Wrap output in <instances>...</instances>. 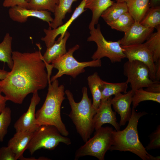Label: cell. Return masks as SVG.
<instances>
[{"label": "cell", "instance_id": "d6a6232c", "mask_svg": "<svg viewBox=\"0 0 160 160\" xmlns=\"http://www.w3.org/2000/svg\"><path fill=\"white\" fill-rule=\"evenodd\" d=\"M16 156L9 146L0 148V160H17Z\"/></svg>", "mask_w": 160, "mask_h": 160}, {"label": "cell", "instance_id": "277c9868", "mask_svg": "<svg viewBox=\"0 0 160 160\" xmlns=\"http://www.w3.org/2000/svg\"><path fill=\"white\" fill-rule=\"evenodd\" d=\"M71 111L68 116L75 126L77 132L85 143L89 138L94 129L93 118L96 113L93 110L92 103L88 96L87 88L83 87L82 96L79 102H76L73 95L68 89L65 91Z\"/></svg>", "mask_w": 160, "mask_h": 160}, {"label": "cell", "instance_id": "60d3db41", "mask_svg": "<svg viewBox=\"0 0 160 160\" xmlns=\"http://www.w3.org/2000/svg\"><path fill=\"white\" fill-rule=\"evenodd\" d=\"M26 0V1H27L28 2V1H29V0Z\"/></svg>", "mask_w": 160, "mask_h": 160}, {"label": "cell", "instance_id": "7a4b0ae2", "mask_svg": "<svg viewBox=\"0 0 160 160\" xmlns=\"http://www.w3.org/2000/svg\"><path fill=\"white\" fill-rule=\"evenodd\" d=\"M146 114L144 111L137 113L132 108L126 127L122 130H113V143L110 150L130 152L143 160H160V156L154 157L148 153L139 139L137 128L138 121Z\"/></svg>", "mask_w": 160, "mask_h": 160}, {"label": "cell", "instance_id": "ba28073f", "mask_svg": "<svg viewBox=\"0 0 160 160\" xmlns=\"http://www.w3.org/2000/svg\"><path fill=\"white\" fill-rule=\"evenodd\" d=\"M89 33L90 35L87 38V41L95 42L97 47L92 56L93 60L100 59L106 57L114 63L121 62L126 58L119 40L115 41L107 40L101 32L99 24L97 25L96 28L94 27L90 30Z\"/></svg>", "mask_w": 160, "mask_h": 160}, {"label": "cell", "instance_id": "f35d334b", "mask_svg": "<svg viewBox=\"0 0 160 160\" xmlns=\"http://www.w3.org/2000/svg\"><path fill=\"white\" fill-rule=\"evenodd\" d=\"M8 72L3 69H0V80L4 79L7 76Z\"/></svg>", "mask_w": 160, "mask_h": 160}, {"label": "cell", "instance_id": "2e32d148", "mask_svg": "<svg viewBox=\"0 0 160 160\" xmlns=\"http://www.w3.org/2000/svg\"><path fill=\"white\" fill-rule=\"evenodd\" d=\"M154 29L146 27L140 23L135 22L124 33V36L119 40L120 44L122 46H127L143 43L153 32Z\"/></svg>", "mask_w": 160, "mask_h": 160}, {"label": "cell", "instance_id": "4fadbf2b", "mask_svg": "<svg viewBox=\"0 0 160 160\" xmlns=\"http://www.w3.org/2000/svg\"><path fill=\"white\" fill-rule=\"evenodd\" d=\"M111 97L106 100H101L100 104L93 118L94 129L97 130L105 124L113 126L116 130L120 129V126L117 122L115 112L111 108Z\"/></svg>", "mask_w": 160, "mask_h": 160}, {"label": "cell", "instance_id": "4dcf8cb0", "mask_svg": "<svg viewBox=\"0 0 160 160\" xmlns=\"http://www.w3.org/2000/svg\"><path fill=\"white\" fill-rule=\"evenodd\" d=\"M11 110L6 107L0 113V141L2 142L11 121Z\"/></svg>", "mask_w": 160, "mask_h": 160}, {"label": "cell", "instance_id": "83f0119b", "mask_svg": "<svg viewBox=\"0 0 160 160\" xmlns=\"http://www.w3.org/2000/svg\"><path fill=\"white\" fill-rule=\"evenodd\" d=\"M151 100L160 103V93L148 92L141 88L135 90L132 97V108H135L141 102Z\"/></svg>", "mask_w": 160, "mask_h": 160}, {"label": "cell", "instance_id": "4316f807", "mask_svg": "<svg viewBox=\"0 0 160 160\" xmlns=\"http://www.w3.org/2000/svg\"><path fill=\"white\" fill-rule=\"evenodd\" d=\"M156 28V31L153 32L145 43L152 54L154 63L160 59V25Z\"/></svg>", "mask_w": 160, "mask_h": 160}, {"label": "cell", "instance_id": "e0dca14e", "mask_svg": "<svg viewBox=\"0 0 160 160\" xmlns=\"http://www.w3.org/2000/svg\"><path fill=\"white\" fill-rule=\"evenodd\" d=\"M70 36V33L67 31L64 34L60 35L52 45L47 48L42 55L43 60L45 63L50 64L67 52L66 43Z\"/></svg>", "mask_w": 160, "mask_h": 160}, {"label": "cell", "instance_id": "8fae6325", "mask_svg": "<svg viewBox=\"0 0 160 160\" xmlns=\"http://www.w3.org/2000/svg\"><path fill=\"white\" fill-rule=\"evenodd\" d=\"M33 94L27 111L19 117L14 125L16 132L27 131L33 132L39 126L36 117L35 110L36 107L39 103L41 98L38 91Z\"/></svg>", "mask_w": 160, "mask_h": 160}, {"label": "cell", "instance_id": "44dd1931", "mask_svg": "<svg viewBox=\"0 0 160 160\" xmlns=\"http://www.w3.org/2000/svg\"><path fill=\"white\" fill-rule=\"evenodd\" d=\"M87 80L92 97V108L96 113L101 100L102 94L100 86L102 80L97 72H95L89 76Z\"/></svg>", "mask_w": 160, "mask_h": 160}, {"label": "cell", "instance_id": "f546056e", "mask_svg": "<svg viewBox=\"0 0 160 160\" xmlns=\"http://www.w3.org/2000/svg\"><path fill=\"white\" fill-rule=\"evenodd\" d=\"M58 3L59 0H29L27 8L54 13Z\"/></svg>", "mask_w": 160, "mask_h": 160}, {"label": "cell", "instance_id": "7402d4cb", "mask_svg": "<svg viewBox=\"0 0 160 160\" xmlns=\"http://www.w3.org/2000/svg\"><path fill=\"white\" fill-rule=\"evenodd\" d=\"M78 0H59L54 14V18L50 26L55 28L63 24V20L67 13L72 12V5L73 2Z\"/></svg>", "mask_w": 160, "mask_h": 160}, {"label": "cell", "instance_id": "5bb4252c", "mask_svg": "<svg viewBox=\"0 0 160 160\" xmlns=\"http://www.w3.org/2000/svg\"><path fill=\"white\" fill-rule=\"evenodd\" d=\"M86 2V0L81 1L70 19L65 23L53 29L50 26L48 29H44L45 36L42 37L41 39L44 42L47 48L51 47L53 44L56 38L59 35L64 34L73 22L86 10L85 9Z\"/></svg>", "mask_w": 160, "mask_h": 160}, {"label": "cell", "instance_id": "ffe728a7", "mask_svg": "<svg viewBox=\"0 0 160 160\" xmlns=\"http://www.w3.org/2000/svg\"><path fill=\"white\" fill-rule=\"evenodd\" d=\"M150 0H129L126 2L128 11L135 21L140 23L150 8Z\"/></svg>", "mask_w": 160, "mask_h": 160}, {"label": "cell", "instance_id": "5b68a950", "mask_svg": "<svg viewBox=\"0 0 160 160\" xmlns=\"http://www.w3.org/2000/svg\"><path fill=\"white\" fill-rule=\"evenodd\" d=\"M95 130L93 136L76 151L75 160L87 156L95 157L99 160H104L106 152L112 144L113 130L109 127H102Z\"/></svg>", "mask_w": 160, "mask_h": 160}, {"label": "cell", "instance_id": "ab89813d", "mask_svg": "<svg viewBox=\"0 0 160 160\" xmlns=\"http://www.w3.org/2000/svg\"><path fill=\"white\" fill-rule=\"evenodd\" d=\"M117 2H127L129 0H115Z\"/></svg>", "mask_w": 160, "mask_h": 160}, {"label": "cell", "instance_id": "484cf974", "mask_svg": "<svg viewBox=\"0 0 160 160\" xmlns=\"http://www.w3.org/2000/svg\"><path fill=\"white\" fill-rule=\"evenodd\" d=\"M135 22L132 15L127 12L122 14L116 19L106 23L112 29L124 33Z\"/></svg>", "mask_w": 160, "mask_h": 160}, {"label": "cell", "instance_id": "6da1fadb", "mask_svg": "<svg viewBox=\"0 0 160 160\" xmlns=\"http://www.w3.org/2000/svg\"><path fill=\"white\" fill-rule=\"evenodd\" d=\"M39 48L31 53L12 52V68L0 80V90L7 100L21 104L29 94L47 86L51 74L45 70L46 65Z\"/></svg>", "mask_w": 160, "mask_h": 160}, {"label": "cell", "instance_id": "30bf717a", "mask_svg": "<svg viewBox=\"0 0 160 160\" xmlns=\"http://www.w3.org/2000/svg\"><path fill=\"white\" fill-rule=\"evenodd\" d=\"M121 46L128 60H137L143 63L148 68L150 78L153 81H156L155 63L152 54L145 43Z\"/></svg>", "mask_w": 160, "mask_h": 160}, {"label": "cell", "instance_id": "74e56055", "mask_svg": "<svg viewBox=\"0 0 160 160\" xmlns=\"http://www.w3.org/2000/svg\"><path fill=\"white\" fill-rule=\"evenodd\" d=\"M160 0H150V7L160 6Z\"/></svg>", "mask_w": 160, "mask_h": 160}, {"label": "cell", "instance_id": "8992f818", "mask_svg": "<svg viewBox=\"0 0 160 160\" xmlns=\"http://www.w3.org/2000/svg\"><path fill=\"white\" fill-rule=\"evenodd\" d=\"M79 48V45H76L70 49L65 54L51 63L52 68L57 69L58 71L50 79L51 82L64 75H69L75 78L79 74L84 73L86 67L101 66V59L83 62L76 60L73 57V54Z\"/></svg>", "mask_w": 160, "mask_h": 160}, {"label": "cell", "instance_id": "1f68e13d", "mask_svg": "<svg viewBox=\"0 0 160 160\" xmlns=\"http://www.w3.org/2000/svg\"><path fill=\"white\" fill-rule=\"evenodd\" d=\"M150 142L145 148L146 150L159 149L160 148V125L149 136Z\"/></svg>", "mask_w": 160, "mask_h": 160}, {"label": "cell", "instance_id": "ac0fdd59", "mask_svg": "<svg viewBox=\"0 0 160 160\" xmlns=\"http://www.w3.org/2000/svg\"><path fill=\"white\" fill-rule=\"evenodd\" d=\"M33 134V132L27 131L16 132L8 141L7 146L15 153L17 160H20L23 156V153L27 149Z\"/></svg>", "mask_w": 160, "mask_h": 160}, {"label": "cell", "instance_id": "e575fe53", "mask_svg": "<svg viewBox=\"0 0 160 160\" xmlns=\"http://www.w3.org/2000/svg\"><path fill=\"white\" fill-rule=\"evenodd\" d=\"M145 90L153 93H160V81H156L147 87Z\"/></svg>", "mask_w": 160, "mask_h": 160}, {"label": "cell", "instance_id": "9c48e42d", "mask_svg": "<svg viewBox=\"0 0 160 160\" xmlns=\"http://www.w3.org/2000/svg\"><path fill=\"white\" fill-rule=\"evenodd\" d=\"M123 70V74L127 77L126 81L130 84L134 93L137 89L148 87L157 81L150 78L148 67L139 61L128 60L124 64Z\"/></svg>", "mask_w": 160, "mask_h": 160}, {"label": "cell", "instance_id": "d6986e66", "mask_svg": "<svg viewBox=\"0 0 160 160\" xmlns=\"http://www.w3.org/2000/svg\"><path fill=\"white\" fill-rule=\"evenodd\" d=\"M113 2L111 0H86L85 8L90 9L92 12V20L89 26L90 30L95 27L103 13Z\"/></svg>", "mask_w": 160, "mask_h": 160}, {"label": "cell", "instance_id": "9a60e30c", "mask_svg": "<svg viewBox=\"0 0 160 160\" xmlns=\"http://www.w3.org/2000/svg\"><path fill=\"white\" fill-rule=\"evenodd\" d=\"M134 93L131 90L124 94L121 93L116 94L111 99V104L114 109L120 116V126L124 125L131 117V105Z\"/></svg>", "mask_w": 160, "mask_h": 160}, {"label": "cell", "instance_id": "3957f363", "mask_svg": "<svg viewBox=\"0 0 160 160\" xmlns=\"http://www.w3.org/2000/svg\"><path fill=\"white\" fill-rule=\"evenodd\" d=\"M52 82L49 77L45 100L41 108L36 113V117L39 126H54L62 135L67 136L69 132L62 121L60 113L61 105L65 99L64 86L63 85H59L57 79Z\"/></svg>", "mask_w": 160, "mask_h": 160}, {"label": "cell", "instance_id": "d590c367", "mask_svg": "<svg viewBox=\"0 0 160 160\" xmlns=\"http://www.w3.org/2000/svg\"><path fill=\"white\" fill-rule=\"evenodd\" d=\"M156 81H159L160 80V59L155 63Z\"/></svg>", "mask_w": 160, "mask_h": 160}, {"label": "cell", "instance_id": "52a82bcc", "mask_svg": "<svg viewBox=\"0 0 160 160\" xmlns=\"http://www.w3.org/2000/svg\"><path fill=\"white\" fill-rule=\"evenodd\" d=\"M60 143L69 145L71 144V141L67 136L62 135L55 126L43 125L33 132L27 149L32 155L36 151L42 148L53 150Z\"/></svg>", "mask_w": 160, "mask_h": 160}, {"label": "cell", "instance_id": "8d00e7d4", "mask_svg": "<svg viewBox=\"0 0 160 160\" xmlns=\"http://www.w3.org/2000/svg\"><path fill=\"white\" fill-rule=\"evenodd\" d=\"M2 92L0 90V113L6 107V103L7 100L6 97L1 95Z\"/></svg>", "mask_w": 160, "mask_h": 160}, {"label": "cell", "instance_id": "836d02e7", "mask_svg": "<svg viewBox=\"0 0 160 160\" xmlns=\"http://www.w3.org/2000/svg\"><path fill=\"white\" fill-rule=\"evenodd\" d=\"M28 2L26 0H4L3 6L5 7H11L18 6L27 8Z\"/></svg>", "mask_w": 160, "mask_h": 160}, {"label": "cell", "instance_id": "f1b7e54d", "mask_svg": "<svg viewBox=\"0 0 160 160\" xmlns=\"http://www.w3.org/2000/svg\"><path fill=\"white\" fill-rule=\"evenodd\" d=\"M143 26L156 28L160 25V6L150 7L148 12L140 22Z\"/></svg>", "mask_w": 160, "mask_h": 160}, {"label": "cell", "instance_id": "603a6c76", "mask_svg": "<svg viewBox=\"0 0 160 160\" xmlns=\"http://www.w3.org/2000/svg\"><path fill=\"white\" fill-rule=\"evenodd\" d=\"M128 84L126 81L111 83L102 80L100 86L102 94L101 100H107L112 95L119 93H126Z\"/></svg>", "mask_w": 160, "mask_h": 160}, {"label": "cell", "instance_id": "cb8c5ba5", "mask_svg": "<svg viewBox=\"0 0 160 160\" xmlns=\"http://www.w3.org/2000/svg\"><path fill=\"white\" fill-rule=\"evenodd\" d=\"M12 39L9 34L7 33L2 41L0 43V61L6 63L11 69L13 65L12 57Z\"/></svg>", "mask_w": 160, "mask_h": 160}, {"label": "cell", "instance_id": "7c38bea8", "mask_svg": "<svg viewBox=\"0 0 160 160\" xmlns=\"http://www.w3.org/2000/svg\"><path fill=\"white\" fill-rule=\"evenodd\" d=\"M10 18L13 21L19 23L26 22L28 18L33 17L47 22L50 26L53 18L50 12L23 8L18 6L10 7L8 10Z\"/></svg>", "mask_w": 160, "mask_h": 160}, {"label": "cell", "instance_id": "d4e9b609", "mask_svg": "<svg viewBox=\"0 0 160 160\" xmlns=\"http://www.w3.org/2000/svg\"><path fill=\"white\" fill-rule=\"evenodd\" d=\"M127 12L128 11L126 2H114L103 13L101 17L107 22L116 19Z\"/></svg>", "mask_w": 160, "mask_h": 160}]
</instances>
